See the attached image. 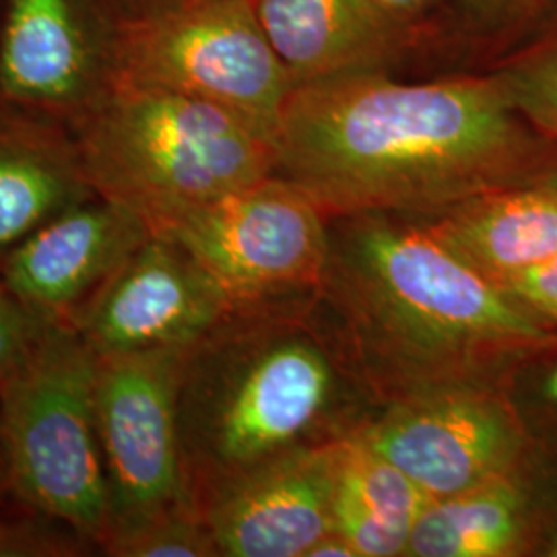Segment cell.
<instances>
[{
  "label": "cell",
  "mask_w": 557,
  "mask_h": 557,
  "mask_svg": "<svg viewBox=\"0 0 557 557\" xmlns=\"http://www.w3.org/2000/svg\"><path fill=\"white\" fill-rule=\"evenodd\" d=\"M380 400L319 301L232 310L186 349L178 432L197 508L273 458L351 438Z\"/></svg>",
  "instance_id": "obj_3"
},
{
  "label": "cell",
  "mask_w": 557,
  "mask_h": 557,
  "mask_svg": "<svg viewBox=\"0 0 557 557\" xmlns=\"http://www.w3.org/2000/svg\"><path fill=\"white\" fill-rule=\"evenodd\" d=\"M539 137L557 143V11L490 69Z\"/></svg>",
  "instance_id": "obj_19"
},
{
  "label": "cell",
  "mask_w": 557,
  "mask_h": 557,
  "mask_svg": "<svg viewBox=\"0 0 557 557\" xmlns=\"http://www.w3.org/2000/svg\"><path fill=\"white\" fill-rule=\"evenodd\" d=\"M337 446L335 442L273 458L207 499L200 512L220 556H308L333 531Z\"/></svg>",
  "instance_id": "obj_12"
},
{
  "label": "cell",
  "mask_w": 557,
  "mask_h": 557,
  "mask_svg": "<svg viewBox=\"0 0 557 557\" xmlns=\"http://www.w3.org/2000/svg\"><path fill=\"white\" fill-rule=\"evenodd\" d=\"M351 438L391 460L430 499L504 478L533 448L504 386L446 388L382 405Z\"/></svg>",
  "instance_id": "obj_9"
},
{
  "label": "cell",
  "mask_w": 557,
  "mask_h": 557,
  "mask_svg": "<svg viewBox=\"0 0 557 557\" xmlns=\"http://www.w3.org/2000/svg\"><path fill=\"white\" fill-rule=\"evenodd\" d=\"M186 349L98 356L96 418L110 494L106 535L172 508H197L180 453L178 391Z\"/></svg>",
  "instance_id": "obj_8"
},
{
  "label": "cell",
  "mask_w": 557,
  "mask_h": 557,
  "mask_svg": "<svg viewBox=\"0 0 557 557\" xmlns=\"http://www.w3.org/2000/svg\"><path fill=\"white\" fill-rule=\"evenodd\" d=\"M498 285L531 314L557 329V255L533 269L499 281Z\"/></svg>",
  "instance_id": "obj_26"
},
{
  "label": "cell",
  "mask_w": 557,
  "mask_h": 557,
  "mask_svg": "<svg viewBox=\"0 0 557 557\" xmlns=\"http://www.w3.org/2000/svg\"><path fill=\"white\" fill-rule=\"evenodd\" d=\"M50 324L29 312L0 281V386L13 379L36 351Z\"/></svg>",
  "instance_id": "obj_24"
},
{
  "label": "cell",
  "mask_w": 557,
  "mask_h": 557,
  "mask_svg": "<svg viewBox=\"0 0 557 557\" xmlns=\"http://www.w3.org/2000/svg\"><path fill=\"white\" fill-rule=\"evenodd\" d=\"M320 306L380 405L504 386L557 343L554 326L411 215L331 218Z\"/></svg>",
  "instance_id": "obj_2"
},
{
  "label": "cell",
  "mask_w": 557,
  "mask_h": 557,
  "mask_svg": "<svg viewBox=\"0 0 557 557\" xmlns=\"http://www.w3.org/2000/svg\"><path fill=\"white\" fill-rule=\"evenodd\" d=\"M98 549L112 557H221L207 520L195 506H180L114 529L101 539Z\"/></svg>",
  "instance_id": "obj_20"
},
{
  "label": "cell",
  "mask_w": 557,
  "mask_h": 557,
  "mask_svg": "<svg viewBox=\"0 0 557 557\" xmlns=\"http://www.w3.org/2000/svg\"><path fill=\"white\" fill-rule=\"evenodd\" d=\"M294 87L388 71L411 38L376 0H252Z\"/></svg>",
  "instance_id": "obj_13"
},
{
  "label": "cell",
  "mask_w": 557,
  "mask_h": 557,
  "mask_svg": "<svg viewBox=\"0 0 557 557\" xmlns=\"http://www.w3.org/2000/svg\"><path fill=\"white\" fill-rule=\"evenodd\" d=\"M94 197L79 149L32 128H0V262L44 223Z\"/></svg>",
  "instance_id": "obj_18"
},
{
  "label": "cell",
  "mask_w": 557,
  "mask_h": 557,
  "mask_svg": "<svg viewBox=\"0 0 557 557\" xmlns=\"http://www.w3.org/2000/svg\"><path fill=\"white\" fill-rule=\"evenodd\" d=\"M533 180L543 182V184H549V186H556L557 188V143H554V140H552V149H549L547 158L543 161L537 176Z\"/></svg>",
  "instance_id": "obj_29"
},
{
  "label": "cell",
  "mask_w": 557,
  "mask_h": 557,
  "mask_svg": "<svg viewBox=\"0 0 557 557\" xmlns=\"http://www.w3.org/2000/svg\"><path fill=\"white\" fill-rule=\"evenodd\" d=\"M430 496L391 460L356 438L337 446L333 531L359 557H405Z\"/></svg>",
  "instance_id": "obj_17"
},
{
  "label": "cell",
  "mask_w": 557,
  "mask_h": 557,
  "mask_svg": "<svg viewBox=\"0 0 557 557\" xmlns=\"http://www.w3.org/2000/svg\"><path fill=\"white\" fill-rule=\"evenodd\" d=\"M522 556H531L527 460L504 478L430 499L405 557Z\"/></svg>",
  "instance_id": "obj_16"
},
{
  "label": "cell",
  "mask_w": 557,
  "mask_h": 557,
  "mask_svg": "<svg viewBox=\"0 0 557 557\" xmlns=\"http://www.w3.org/2000/svg\"><path fill=\"white\" fill-rule=\"evenodd\" d=\"M98 359L77 329L50 324L32 358L0 386V457L13 496L96 549L110 522L96 418Z\"/></svg>",
  "instance_id": "obj_5"
},
{
  "label": "cell",
  "mask_w": 557,
  "mask_h": 557,
  "mask_svg": "<svg viewBox=\"0 0 557 557\" xmlns=\"http://www.w3.org/2000/svg\"><path fill=\"white\" fill-rule=\"evenodd\" d=\"M306 557H359L356 547L338 535L337 531L326 533L324 537L314 543V547L308 552Z\"/></svg>",
  "instance_id": "obj_28"
},
{
  "label": "cell",
  "mask_w": 557,
  "mask_h": 557,
  "mask_svg": "<svg viewBox=\"0 0 557 557\" xmlns=\"http://www.w3.org/2000/svg\"><path fill=\"white\" fill-rule=\"evenodd\" d=\"M0 517V557L2 556H79L94 547L87 539L54 518Z\"/></svg>",
  "instance_id": "obj_23"
},
{
  "label": "cell",
  "mask_w": 557,
  "mask_h": 557,
  "mask_svg": "<svg viewBox=\"0 0 557 557\" xmlns=\"http://www.w3.org/2000/svg\"><path fill=\"white\" fill-rule=\"evenodd\" d=\"M504 391L537 446H557V343L520 361Z\"/></svg>",
  "instance_id": "obj_21"
},
{
  "label": "cell",
  "mask_w": 557,
  "mask_h": 557,
  "mask_svg": "<svg viewBox=\"0 0 557 557\" xmlns=\"http://www.w3.org/2000/svg\"><path fill=\"white\" fill-rule=\"evenodd\" d=\"M232 312L176 239L153 234L106 281L75 329L98 356L186 349Z\"/></svg>",
  "instance_id": "obj_10"
},
{
  "label": "cell",
  "mask_w": 557,
  "mask_h": 557,
  "mask_svg": "<svg viewBox=\"0 0 557 557\" xmlns=\"http://www.w3.org/2000/svg\"><path fill=\"white\" fill-rule=\"evenodd\" d=\"M469 23L483 36L515 38L533 32L557 11V0H458Z\"/></svg>",
  "instance_id": "obj_25"
},
{
  "label": "cell",
  "mask_w": 557,
  "mask_h": 557,
  "mask_svg": "<svg viewBox=\"0 0 557 557\" xmlns=\"http://www.w3.org/2000/svg\"><path fill=\"white\" fill-rule=\"evenodd\" d=\"M549 149L490 71L423 83L379 71L294 87L275 139V174L326 220L430 218L531 182Z\"/></svg>",
  "instance_id": "obj_1"
},
{
  "label": "cell",
  "mask_w": 557,
  "mask_h": 557,
  "mask_svg": "<svg viewBox=\"0 0 557 557\" xmlns=\"http://www.w3.org/2000/svg\"><path fill=\"white\" fill-rule=\"evenodd\" d=\"M91 54L71 0H9L0 89L36 106H71L89 87Z\"/></svg>",
  "instance_id": "obj_15"
},
{
  "label": "cell",
  "mask_w": 557,
  "mask_h": 557,
  "mask_svg": "<svg viewBox=\"0 0 557 557\" xmlns=\"http://www.w3.org/2000/svg\"><path fill=\"white\" fill-rule=\"evenodd\" d=\"M83 172L153 234L223 195L275 174V145L218 103L122 83L91 110L79 140Z\"/></svg>",
  "instance_id": "obj_4"
},
{
  "label": "cell",
  "mask_w": 557,
  "mask_h": 557,
  "mask_svg": "<svg viewBox=\"0 0 557 557\" xmlns=\"http://www.w3.org/2000/svg\"><path fill=\"white\" fill-rule=\"evenodd\" d=\"M151 236L135 211L94 197L15 246L0 262L2 283L46 324L75 329L106 281Z\"/></svg>",
  "instance_id": "obj_11"
},
{
  "label": "cell",
  "mask_w": 557,
  "mask_h": 557,
  "mask_svg": "<svg viewBox=\"0 0 557 557\" xmlns=\"http://www.w3.org/2000/svg\"><path fill=\"white\" fill-rule=\"evenodd\" d=\"M442 0H376L380 9L407 29H416V21L438 7Z\"/></svg>",
  "instance_id": "obj_27"
},
{
  "label": "cell",
  "mask_w": 557,
  "mask_h": 557,
  "mask_svg": "<svg viewBox=\"0 0 557 557\" xmlns=\"http://www.w3.org/2000/svg\"><path fill=\"white\" fill-rule=\"evenodd\" d=\"M119 81L218 103L273 145L294 89L252 0H178L135 23Z\"/></svg>",
  "instance_id": "obj_6"
},
{
  "label": "cell",
  "mask_w": 557,
  "mask_h": 557,
  "mask_svg": "<svg viewBox=\"0 0 557 557\" xmlns=\"http://www.w3.org/2000/svg\"><path fill=\"white\" fill-rule=\"evenodd\" d=\"M531 556L557 557V446L533 444L527 457Z\"/></svg>",
  "instance_id": "obj_22"
},
{
  "label": "cell",
  "mask_w": 557,
  "mask_h": 557,
  "mask_svg": "<svg viewBox=\"0 0 557 557\" xmlns=\"http://www.w3.org/2000/svg\"><path fill=\"white\" fill-rule=\"evenodd\" d=\"M161 236L176 239L199 262L232 310L320 299L329 220L308 195L277 174L190 211Z\"/></svg>",
  "instance_id": "obj_7"
},
{
  "label": "cell",
  "mask_w": 557,
  "mask_h": 557,
  "mask_svg": "<svg viewBox=\"0 0 557 557\" xmlns=\"http://www.w3.org/2000/svg\"><path fill=\"white\" fill-rule=\"evenodd\" d=\"M421 220L496 283L557 255V188L537 180L481 193Z\"/></svg>",
  "instance_id": "obj_14"
}]
</instances>
